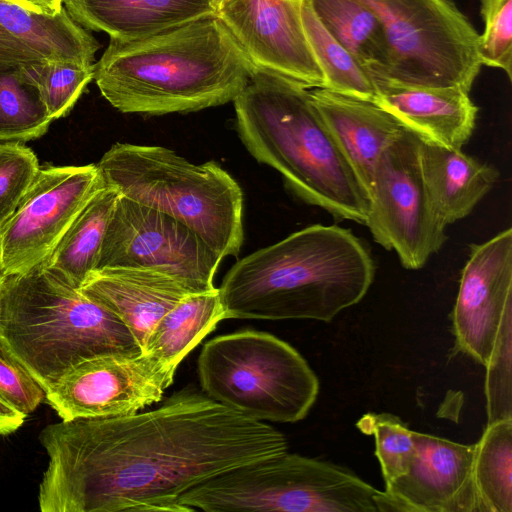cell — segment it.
Segmentation results:
<instances>
[{
	"instance_id": "cell-38",
	"label": "cell",
	"mask_w": 512,
	"mask_h": 512,
	"mask_svg": "<svg viewBox=\"0 0 512 512\" xmlns=\"http://www.w3.org/2000/svg\"><path fill=\"white\" fill-rule=\"evenodd\" d=\"M227 0H208L210 7L216 14Z\"/></svg>"
},
{
	"instance_id": "cell-35",
	"label": "cell",
	"mask_w": 512,
	"mask_h": 512,
	"mask_svg": "<svg viewBox=\"0 0 512 512\" xmlns=\"http://www.w3.org/2000/svg\"><path fill=\"white\" fill-rule=\"evenodd\" d=\"M45 59L30 45L0 25V67L18 66Z\"/></svg>"
},
{
	"instance_id": "cell-14",
	"label": "cell",
	"mask_w": 512,
	"mask_h": 512,
	"mask_svg": "<svg viewBox=\"0 0 512 512\" xmlns=\"http://www.w3.org/2000/svg\"><path fill=\"white\" fill-rule=\"evenodd\" d=\"M302 2L227 0L216 13L255 70L323 88V74L307 42Z\"/></svg>"
},
{
	"instance_id": "cell-30",
	"label": "cell",
	"mask_w": 512,
	"mask_h": 512,
	"mask_svg": "<svg viewBox=\"0 0 512 512\" xmlns=\"http://www.w3.org/2000/svg\"><path fill=\"white\" fill-rule=\"evenodd\" d=\"M356 427L374 437L375 455L385 486L408 471L416 455V445L412 430L400 418L389 413H367L357 421Z\"/></svg>"
},
{
	"instance_id": "cell-20",
	"label": "cell",
	"mask_w": 512,
	"mask_h": 512,
	"mask_svg": "<svg viewBox=\"0 0 512 512\" xmlns=\"http://www.w3.org/2000/svg\"><path fill=\"white\" fill-rule=\"evenodd\" d=\"M63 6L86 30L114 39L146 36L214 13L208 0H63Z\"/></svg>"
},
{
	"instance_id": "cell-15",
	"label": "cell",
	"mask_w": 512,
	"mask_h": 512,
	"mask_svg": "<svg viewBox=\"0 0 512 512\" xmlns=\"http://www.w3.org/2000/svg\"><path fill=\"white\" fill-rule=\"evenodd\" d=\"M512 310V229L471 244L452 311L458 351L485 365L504 315Z\"/></svg>"
},
{
	"instance_id": "cell-33",
	"label": "cell",
	"mask_w": 512,
	"mask_h": 512,
	"mask_svg": "<svg viewBox=\"0 0 512 512\" xmlns=\"http://www.w3.org/2000/svg\"><path fill=\"white\" fill-rule=\"evenodd\" d=\"M484 22L479 36L482 65L503 70L512 80V0H480Z\"/></svg>"
},
{
	"instance_id": "cell-3",
	"label": "cell",
	"mask_w": 512,
	"mask_h": 512,
	"mask_svg": "<svg viewBox=\"0 0 512 512\" xmlns=\"http://www.w3.org/2000/svg\"><path fill=\"white\" fill-rule=\"evenodd\" d=\"M375 275L360 238L313 224L238 260L218 288L225 319L331 322L360 302Z\"/></svg>"
},
{
	"instance_id": "cell-25",
	"label": "cell",
	"mask_w": 512,
	"mask_h": 512,
	"mask_svg": "<svg viewBox=\"0 0 512 512\" xmlns=\"http://www.w3.org/2000/svg\"><path fill=\"white\" fill-rule=\"evenodd\" d=\"M326 29L353 55L373 82L389 65V46L378 17L358 0H310Z\"/></svg>"
},
{
	"instance_id": "cell-11",
	"label": "cell",
	"mask_w": 512,
	"mask_h": 512,
	"mask_svg": "<svg viewBox=\"0 0 512 512\" xmlns=\"http://www.w3.org/2000/svg\"><path fill=\"white\" fill-rule=\"evenodd\" d=\"M222 258L186 225L119 195L96 269L143 267L169 274L196 290L215 289Z\"/></svg>"
},
{
	"instance_id": "cell-34",
	"label": "cell",
	"mask_w": 512,
	"mask_h": 512,
	"mask_svg": "<svg viewBox=\"0 0 512 512\" xmlns=\"http://www.w3.org/2000/svg\"><path fill=\"white\" fill-rule=\"evenodd\" d=\"M0 396L26 416L45 398L43 388L1 342Z\"/></svg>"
},
{
	"instance_id": "cell-39",
	"label": "cell",
	"mask_w": 512,
	"mask_h": 512,
	"mask_svg": "<svg viewBox=\"0 0 512 512\" xmlns=\"http://www.w3.org/2000/svg\"><path fill=\"white\" fill-rule=\"evenodd\" d=\"M294 1L303 2L304 0H294Z\"/></svg>"
},
{
	"instance_id": "cell-29",
	"label": "cell",
	"mask_w": 512,
	"mask_h": 512,
	"mask_svg": "<svg viewBox=\"0 0 512 512\" xmlns=\"http://www.w3.org/2000/svg\"><path fill=\"white\" fill-rule=\"evenodd\" d=\"M22 79L35 88L49 117L66 116L94 76V64L42 59L18 65Z\"/></svg>"
},
{
	"instance_id": "cell-16",
	"label": "cell",
	"mask_w": 512,
	"mask_h": 512,
	"mask_svg": "<svg viewBox=\"0 0 512 512\" xmlns=\"http://www.w3.org/2000/svg\"><path fill=\"white\" fill-rule=\"evenodd\" d=\"M416 455L408 471L378 491V511L481 512L473 480L475 444L412 431Z\"/></svg>"
},
{
	"instance_id": "cell-24",
	"label": "cell",
	"mask_w": 512,
	"mask_h": 512,
	"mask_svg": "<svg viewBox=\"0 0 512 512\" xmlns=\"http://www.w3.org/2000/svg\"><path fill=\"white\" fill-rule=\"evenodd\" d=\"M224 320L219 290L183 298L155 324L142 353L150 354L176 371L182 360Z\"/></svg>"
},
{
	"instance_id": "cell-17",
	"label": "cell",
	"mask_w": 512,
	"mask_h": 512,
	"mask_svg": "<svg viewBox=\"0 0 512 512\" xmlns=\"http://www.w3.org/2000/svg\"><path fill=\"white\" fill-rule=\"evenodd\" d=\"M373 103L420 141L461 149L470 139L479 108L468 91L456 86H408L374 82Z\"/></svg>"
},
{
	"instance_id": "cell-4",
	"label": "cell",
	"mask_w": 512,
	"mask_h": 512,
	"mask_svg": "<svg viewBox=\"0 0 512 512\" xmlns=\"http://www.w3.org/2000/svg\"><path fill=\"white\" fill-rule=\"evenodd\" d=\"M310 89L254 70L233 101L238 136L302 201L365 225L368 193L325 125Z\"/></svg>"
},
{
	"instance_id": "cell-19",
	"label": "cell",
	"mask_w": 512,
	"mask_h": 512,
	"mask_svg": "<svg viewBox=\"0 0 512 512\" xmlns=\"http://www.w3.org/2000/svg\"><path fill=\"white\" fill-rule=\"evenodd\" d=\"M310 92L325 125L368 193L377 160L404 128L371 101L326 88H311Z\"/></svg>"
},
{
	"instance_id": "cell-13",
	"label": "cell",
	"mask_w": 512,
	"mask_h": 512,
	"mask_svg": "<svg viewBox=\"0 0 512 512\" xmlns=\"http://www.w3.org/2000/svg\"><path fill=\"white\" fill-rule=\"evenodd\" d=\"M175 370L147 353L85 360L45 392L61 420L123 416L158 403Z\"/></svg>"
},
{
	"instance_id": "cell-26",
	"label": "cell",
	"mask_w": 512,
	"mask_h": 512,
	"mask_svg": "<svg viewBox=\"0 0 512 512\" xmlns=\"http://www.w3.org/2000/svg\"><path fill=\"white\" fill-rule=\"evenodd\" d=\"M301 18L307 42L323 74V88L372 102L376 93L372 78L353 55L326 29L316 15L310 0L302 2Z\"/></svg>"
},
{
	"instance_id": "cell-32",
	"label": "cell",
	"mask_w": 512,
	"mask_h": 512,
	"mask_svg": "<svg viewBox=\"0 0 512 512\" xmlns=\"http://www.w3.org/2000/svg\"><path fill=\"white\" fill-rule=\"evenodd\" d=\"M40 168L23 142H0V226L14 213Z\"/></svg>"
},
{
	"instance_id": "cell-37",
	"label": "cell",
	"mask_w": 512,
	"mask_h": 512,
	"mask_svg": "<svg viewBox=\"0 0 512 512\" xmlns=\"http://www.w3.org/2000/svg\"><path fill=\"white\" fill-rule=\"evenodd\" d=\"M30 12L55 16L63 9V0H7Z\"/></svg>"
},
{
	"instance_id": "cell-2",
	"label": "cell",
	"mask_w": 512,
	"mask_h": 512,
	"mask_svg": "<svg viewBox=\"0 0 512 512\" xmlns=\"http://www.w3.org/2000/svg\"><path fill=\"white\" fill-rule=\"evenodd\" d=\"M254 70L212 13L138 38H110L93 79L117 110L164 115L233 102Z\"/></svg>"
},
{
	"instance_id": "cell-36",
	"label": "cell",
	"mask_w": 512,
	"mask_h": 512,
	"mask_svg": "<svg viewBox=\"0 0 512 512\" xmlns=\"http://www.w3.org/2000/svg\"><path fill=\"white\" fill-rule=\"evenodd\" d=\"M26 415L19 412L0 396V436L8 435L21 427Z\"/></svg>"
},
{
	"instance_id": "cell-22",
	"label": "cell",
	"mask_w": 512,
	"mask_h": 512,
	"mask_svg": "<svg viewBox=\"0 0 512 512\" xmlns=\"http://www.w3.org/2000/svg\"><path fill=\"white\" fill-rule=\"evenodd\" d=\"M0 25L48 60L93 65L100 47L97 40L69 16L64 6L59 14L45 16L0 0Z\"/></svg>"
},
{
	"instance_id": "cell-28",
	"label": "cell",
	"mask_w": 512,
	"mask_h": 512,
	"mask_svg": "<svg viewBox=\"0 0 512 512\" xmlns=\"http://www.w3.org/2000/svg\"><path fill=\"white\" fill-rule=\"evenodd\" d=\"M52 119L18 66L0 67V141L26 142L44 135Z\"/></svg>"
},
{
	"instance_id": "cell-31",
	"label": "cell",
	"mask_w": 512,
	"mask_h": 512,
	"mask_svg": "<svg viewBox=\"0 0 512 512\" xmlns=\"http://www.w3.org/2000/svg\"><path fill=\"white\" fill-rule=\"evenodd\" d=\"M484 366L487 424L512 419V310L504 315Z\"/></svg>"
},
{
	"instance_id": "cell-8",
	"label": "cell",
	"mask_w": 512,
	"mask_h": 512,
	"mask_svg": "<svg viewBox=\"0 0 512 512\" xmlns=\"http://www.w3.org/2000/svg\"><path fill=\"white\" fill-rule=\"evenodd\" d=\"M374 488L352 471L295 453L258 460L183 493V512H378Z\"/></svg>"
},
{
	"instance_id": "cell-10",
	"label": "cell",
	"mask_w": 512,
	"mask_h": 512,
	"mask_svg": "<svg viewBox=\"0 0 512 512\" xmlns=\"http://www.w3.org/2000/svg\"><path fill=\"white\" fill-rule=\"evenodd\" d=\"M420 140L403 132L383 151L373 169L365 225L373 239L393 250L402 266L422 268L447 237L423 180Z\"/></svg>"
},
{
	"instance_id": "cell-1",
	"label": "cell",
	"mask_w": 512,
	"mask_h": 512,
	"mask_svg": "<svg viewBox=\"0 0 512 512\" xmlns=\"http://www.w3.org/2000/svg\"><path fill=\"white\" fill-rule=\"evenodd\" d=\"M39 440L42 512H183V493L288 449L273 426L193 386L148 411L49 424Z\"/></svg>"
},
{
	"instance_id": "cell-21",
	"label": "cell",
	"mask_w": 512,
	"mask_h": 512,
	"mask_svg": "<svg viewBox=\"0 0 512 512\" xmlns=\"http://www.w3.org/2000/svg\"><path fill=\"white\" fill-rule=\"evenodd\" d=\"M420 164L432 207L447 226L465 218L492 189L498 172L461 149L420 141Z\"/></svg>"
},
{
	"instance_id": "cell-6",
	"label": "cell",
	"mask_w": 512,
	"mask_h": 512,
	"mask_svg": "<svg viewBox=\"0 0 512 512\" xmlns=\"http://www.w3.org/2000/svg\"><path fill=\"white\" fill-rule=\"evenodd\" d=\"M96 165L105 186L186 225L222 259L239 255L243 192L215 161L195 164L166 147L115 143Z\"/></svg>"
},
{
	"instance_id": "cell-12",
	"label": "cell",
	"mask_w": 512,
	"mask_h": 512,
	"mask_svg": "<svg viewBox=\"0 0 512 512\" xmlns=\"http://www.w3.org/2000/svg\"><path fill=\"white\" fill-rule=\"evenodd\" d=\"M104 186L96 164L40 168L14 213L0 226V275L26 273L43 264Z\"/></svg>"
},
{
	"instance_id": "cell-27",
	"label": "cell",
	"mask_w": 512,
	"mask_h": 512,
	"mask_svg": "<svg viewBox=\"0 0 512 512\" xmlns=\"http://www.w3.org/2000/svg\"><path fill=\"white\" fill-rule=\"evenodd\" d=\"M473 480L481 512H512V419L487 424L475 444Z\"/></svg>"
},
{
	"instance_id": "cell-18",
	"label": "cell",
	"mask_w": 512,
	"mask_h": 512,
	"mask_svg": "<svg viewBox=\"0 0 512 512\" xmlns=\"http://www.w3.org/2000/svg\"><path fill=\"white\" fill-rule=\"evenodd\" d=\"M80 289L126 325L141 351L160 318L186 296L199 293L161 271L122 266L91 271Z\"/></svg>"
},
{
	"instance_id": "cell-7",
	"label": "cell",
	"mask_w": 512,
	"mask_h": 512,
	"mask_svg": "<svg viewBox=\"0 0 512 512\" xmlns=\"http://www.w3.org/2000/svg\"><path fill=\"white\" fill-rule=\"evenodd\" d=\"M202 391L258 421L304 419L319 393V381L301 354L282 339L257 330L217 336L197 362Z\"/></svg>"
},
{
	"instance_id": "cell-23",
	"label": "cell",
	"mask_w": 512,
	"mask_h": 512,
	"mask_svg": "<svg viewBox=\"0 0 512 512\" xmlns=\"http://www.w3.org/2000/svg\"><path fill=\"white\" fill-rule=\"evenodd\" d=\"M120 193L104 186L88 201L41 266L80 288L97 267L108 223Z\"/></svg>"
},
{
	"instance_id": "cell-5",
	"label": "cell",
	"mask_w": 512,
	"mask_h": 512,
	"mask_svg": "<svg viewBox=\"0 0 512 512\" xmlns=\"http://www.w3.org/2000/svg\"><path fill=\"white\" fill-rule=\"evenodd\" d=\"M0 342L45 392L85 360L142 353L117 316L41 265L0 275Z\"/></svg>"
},
{
	"instance_id": "cell-9",
	"label": "cell",
	"mask_w": 512,
	"mask_h": 512,
	"mask_svg": "<svg viewBox=\"0 0 512 512\" xmlns=\"http://www.w3.org/2000/svg\"><path fill=\"white\" fill-rule=\"evenodd\" d=\"M358 1L378 17L386 34L389 65L378 81L471 91L483 66L480 34L454 2Z\"/></svg>"
}]
</instances>
